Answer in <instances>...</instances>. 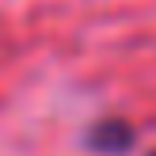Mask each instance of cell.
Segmentation results:
<instances>
[{"label": "cell", "instance_id": "cell-1", "mask_svg": "<svg viewBox=\"0 0 156 156\" xmlns=\"http://www.w3.org/2000/svg\"><path fill=\"white\" fill-rule=\"evenodd\" d=\"M133 141H137L133 126H129L126 118H118V114L91 122V126H88V133H84V145H88L91 152H126Z\"/></svg>", "mask_w": 156, "mask_h": 156}, {"label": "cell", "instance_id": "cell-2", "mask_svg": "<svg viewBox=\"0 0 156 156\" xmlns=\"http://www.w3.org/2000/svg\"><path fill=\"white\" fill-rule=\"evenodd\" d=\"M149 156H156V152H149Z\"/></svg>", "mask_w": 156, "mask_h": 156}]
</instances>
